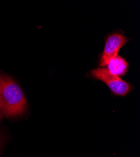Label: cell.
<instances>
[{
  "instance_id": "6da1fadb",
  "label": "cell",
  "mask_w": 140,
  "mask_h": 157,
  "mask_svg": "<svg viewBox=\"0 0 140 157\" xmlns=\"http://www.w3.org/2000/svg\"><path fill=\"white\" fill-rule=\"evenodd\" d=\"M27 102L20 86L9 76L0 74V111L7 117L23 114Z\"/></svg>"
},
{
  "instance_id": "7a4b0ae2",
  "label": "cell",
  "mask_w": 140,
  "mask_h": 157,
  "mask_svg": "<svg viewBox=\"0 0 140 157\" xmlns=\"http://www.w3.org/2000/svg\"><path fill=\"white\" fill-rule=\"evenodd\" d=\"M91 74L94 78L104 82L112 92L116 95L124 96L131 90L130 84L112 74L106 68L99 67L93 70Z\"/></svg>"
},
{
  "instance_id": "3957f363",
  "label": "cell",
  "mask_w": 140,
  "mask_h": 157,
  "mask_svg": "<svg viewBox=\"0 0 140 157\" xmlns=\"http://www.w3.org/2000/svg\"><path fill=\"white\" fill-rule=\"evenodd\" d=\"M129 40L128 38L121 33H114L107 38L103 53L101 56L99 65L103 67L108 64L112 59L118 56L120 49Z\"/></svg>"
},
{
  "instance_id": "277c9868",
  "label": "cell",
  "mask_w": 140,
  "mask_h": 157,
  "mask_svg": "<svg viewBox=\"0 0 140 157\" xmlns=\"http://www.w3.org/2000/svg\"><path fill=\"white\" fill-rule=\"evenodd\" d=\"M106 66L109 72L119 77L124 75L126 73L128 68V63L123 57L116 56L110 60Z\"/></svg>"
},
{
  "instance_id": "5b68a950",
  "label": "cell",
  "mask_w": 140,
  "mask_h": 157,
  "mask_svg": "<svg viewBox=\"0 0 140 157\" xmlns=\"http://www.w3.org/2000/svg\"><path fill=\"white\" fill-rule=\"evenodd\" d=\"M2 143V138H1V136H0V148H1Z\"/></svg>"
},
{
  "instance_id": "8992f818",
  "label": "cell",
  "mask_w": 140,
  "mask_h": 157,
  "mask_svg": "<svg viewBox=\"0 0 140 157\" xmlns=\"http://www.w3.org/2000/svg\"><path fill=\"white\" fill-rule=\"evenodd\" d=\"M2 114L1 111H0V120H2Z\"/></svg>"
}]
</instances>
